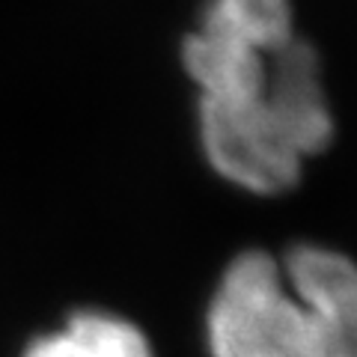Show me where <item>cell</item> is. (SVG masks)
I'll return each mask as SVG.
<instances>
[{"mask_svg": "<svg viewBox=\"0 0 357 357\" xmlns=\"http://www.w3.org/2000/svg\"><path fill=\"white\" fill-rule=\"evenodd\" d=\"M24 357H155V349L146 331L119 312L77 310L33 340Z\"/></svg>", "mask_w": 357, "mask_h": 357, "instance_id": "obj_3", "label": "cell"}, {"mask_svg": "<svg viewBox=\"0 0 357 357\" xmlns=\"http://www.w3.org/2000/svg\"><path fill=\"white\" fill-rule=\"evenodd\" d=\"M208 357H357V262L328 244L244 250L206 310Z\"/></svg>", "mask_w": 357, "mask_h": 357, "instance_id": "obj_2", "label": "cell"}, {"mask_svg": "<svg viewBox=\"0 0 357 357\" xmlns=\"http://www.w3.org/2000/svg\"><path fill=\"white\" fill-rule=\"evenodd\" d=\"M182 63L199 93V146L229 185L286 194L307 161L331 146L333 110L310 42L203 39Z\"/></svg>", "mask_w": 357, "mask_h": 357, "instance_id": "obj_1", "label": "cell"}]
</instances>
